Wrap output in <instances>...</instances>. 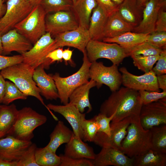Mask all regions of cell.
Listing matches in <instances>:
<instances>
[{
    "label": "cell",
    "instance_id": "obj_20",
    "mask_svg": "<svg viewBox=\"0 0 166 166\" xmlns=\"http://www.w3.org/2000/svg\"><path fill=\"white\" fill-rule=\"evenodd\" d=\"M43 65H41L34 71L33 77L40 90V94L47 100H56L59 98L57 90L51 76L45 72Z\"/></svg>",
    "mask_w": 166,
    "mask_h": 166
},
{
    "label": "cell",
    "instance_id": "obj_6",
    "mask_svg": "<svg viewBox=\"0 0 166 166\" xmlns=\"http://www.w3.org/2000/svg\"><path fill=\"white\" fill-rule=\"evenodd\" d=\"M46 14L40 4L34 6L30 13L15 26L14 28L34 45L46 33Z\"/></svg>",
    "mask_w": 166,
    "mask_h": 166
},
{
    "label": "cell",
    "instance_id": "obj_56",
    "mask_svg": "<svg viewBox=\"0 0 166 166\" xmlns=\"http://www.w3.org/2000/svg\"><path fill=\"white\" fill-rule=\"evenodd\" d=\"M1 34H0V55H2L3 53V47L1 39Z\"/></svg>",
    "mask_w": 166,
    "mask_h": 166
},
{
    "label": "cell",
    "instance_id": "obj_49",
    "mask_svg": "<svg viewBox=\"0 0 166 166\" xmlns=\"http://www.w3.org/2000/svg\"><path fill=\"white\" fill-rule=\"evenodd\" d=\"M73 52V50H70L69 48L63 50L62 58L64 60L65 65H67L68 63L69 62L73 66L74 65V63L72 60Z\"/></svg>",
    "mask_w": 166,
    "mask_h": 166
},
{
    "label": "cell",
    "instance_id": "obj_10",
    "mask_svg": "<svg viewBox=\"0 0 166 166\" xmlns=\"http://www.w3.org/2000/svg\"><path fill=\"white\" fill-rule=\"evenodd\" d=\"M5 14L0 18V34L2 35L14 28L23 19L34 6L30 0H8Z\"/></svg>",
    "mask_w": 166,
    "mask_h": 166
},
{
    "label": "cell",
    "instance_id": "obj_19",
    "mask_svg": "<svg viewBox=\"0 0 166 166\" xmlns=\"http://www.w3.org/2000/svg\"><path fill=\"white\" fill-rule=\"evenodd\" d=\"M2 54L7 55L13 51L22 54L30 50L33 45L15 29H11L2 35Z\"/></svg>",
    "mask_w": 166,
    "mask_h": 166
},
{
    "label": "cell",
    "instance_id": "obj_42",
    "mask_svg": "<svg viewBox=\"0 0 166 166\" xmlns=\"http://www.w3.org/2000/svg\"><path fill=\"white\" fill-rule=\"evenodd\" d=\"M147 42L160 49H166V31H154L150 34Z\"/></svg>",
    "mask_w": 166,
    "mask_h": 166
},
{
    "label": "cell",
    "instance_id": "obj_15",
    "mask_svg": "<svg viewBox=\"0 0 166 166\" xmlns=\"http://www.w3.org/2000/svg\"><path fill=\"white\" fill-rule=\"evenodd\" d=\"M54 38L58 48L73 47L82 53L86 50L91 39L88 29L80 26L74 30L58 34Z\"/></svg>",
    "mask_w": 166,
    "mask_h": 166
},
{
    "label": "cell",
    "instance_id": "obj_57",
    "mask_svg": "<svg viewBox=\"0 0 166 166\" xmlns=\"http://www.w3.org/2000/svg\"><path fill=\"white\" fill-rule=\"evenodd\" d=\"M115 4H116L119 5L121 3H122L123 2L124 0H112Z\"/></svg>",
    "mask_w": 166,
    "mask_h": 166
},
{
    "label": "cell",
    "instance_id": "obj_21",
    "mask_svg": "<svg viewBox=\"0 0 166 166\" xmlns=\"http://www.w3.org/2000/svg\"><path fill=\"white\" fill-rule=\"evenodd\" d=\"M160 8L158 0H148L144 6L142 20L132 32L151 34L155 31L158 12Z\"/></svg>",
    "mask_w": 166,
    "mask_h": 166
},
{
    "label": "cell",
    "instance_id": "obj_52",
    "mask_svg": "<svg viewBox=\"0 0 166 166\" xmlns=\"http://www.w3.org/2000/svg\"><path fill=\"white\" fill-rule=\"evenodd\" d=\"M0 166H17V161L8 160L0 157Z\"/></svg>",
    "mask_w": 166,
    "mask_h": 166
},
{
    "label": "cell",
    "instance_id": "obj_22",
    "mask_svg": "<svg viewBox=\"0 0 166 166\" xmlns=\"http://www.w3.org/2000/svg\"><path fill=\"white\" fill-rule=\"evenodd\" d=\"M144 6L137 0H124L119 5L117 12L124 21L134 27L141 22Z\"/></svg>",
    "mask_w": 166,
    "mask_h": 166
},
{
    "label": "cell",
    "instance_id": "obj_51",
    "mask_svg": "<svg viewBox=\"0 0 166 166\" xmlns=\"http://www.w3.org/2000/svg\"><path fill=\"white\" fill-rule=\"evenodd\" d=\"M157 79L159 89L163 91L166 90V74L157 76Z\"/></svg>",
    "mask_w": 166,
    "mask_h": 166
},
{
    "label": "cell",
    "instance_id": "obj_2",
    "mask_svg": "<svg viewBox=\"0 0 166 166\" xmlns=\"http://www.w3.org/2000/svg\"><path fill=\"white\" fill-rule=\"evenodd\" d=\"M34 70L22 62L3 69L0 73L5 79L14 83L22 93L36 98L46 108L40 90L33 79Z\"/></svg>",
    "mask_w": 166,
    "mask_h": 166
},
{
    "label": "cell",
    "instance_id": "obj_30",
    "mask_svg": "<svg viewBox=\"0 0 166 166\" xmlns=\"http://www.w3.org/2000/svg\"><path fill=\"white\" fill-rule=\"evenodd\" d=\"M18 110L14 104L0 105V138L6 136L14 124Z\"/></svg>",
    "mask_w": 166,
    "mask_h": 166
},
{
    "label": "cell",
    "instance_id": "obj_59",
    "mask_svg": "<svg viewBox=\"0 0 166 166\" xmlns=\"http://www.w3.org/2000/svg\"><path fill=\"white\" fill-rule=\"evenodd\" d=\"M73 2V4H74L78 0H72Z\"/></svg>",
    "mask_w": 166,
    "mask_h": 166
},
{
    "label": "cell",
    "instance_id": "obj_36",
    "mask_svg": "<svg viewBox=\"0 0 166 166\" xmlns=\"http://www.w3.org/2000/svg\"><path fill=\"white\" fill-rule=\"evenodd\" d=\"M130 56L133 60L135 66L146 73L152 70L154 65L159 59L160 55L146 56L132 55Z\"/></svg>",
    "mask_w": 166,
    "mask_h": 166
},
{
    "label": "cell",
    "instance_id": "obj_61",
    "mask_svg": "<svg viewBox=\"0 0 166 166\" xmlns=\"http://www.w3.org/2000/svg\"><path fill=\"white\" fill-rule=\"evenodd\" d=\"M0 104H1V103H0Z\"/></svg>",
    "mask_w": 166,
    "mask_h": 166
},
{
    "label": "cell",
    "instance_id": "obj_18",
    "mask_svg": "<svg viewBox=\"0 0 166 166\" xmlns=\"http://www.w3.org/2000/svg\"><path fill=\"white\" fill-rule=\"evenodd\" d=\"M93 166H133V158H130L121 150L104 147L92 160Z\"/></svg>",
    "mask_w": 166,
    "mask_h": 166
},
{
    "label": "cell",
    "instance_id": "obj_53",
    "mask_svg": "<svg viewBox=\"0 0 166 166\" xmlns=\"http://www.w3.org/2000/svg\"><path fill=\"white\" fill-rule=\"evenodd\" d=\"M4 3L3 0H0V18L3 16L6 12V5Z\"/></svg>",
    "mask_w": 166,
    "mask_h": 166
},
{
    "label": "cell",
    "instance_id": "obj_26",
    "mask_svg": "<svg viewBox=\"0 0 166 166\" xmlns=\"http://www.w3.org/2000/svg\"><path fill=\"white\" fill-rule=\"evenodd\" d=\"M74 134L73 131L66 126L63 122L58 121L50 135L49 141L45 147L56 153L60 146L68 143Z\"/></svg>",
    "mask_w": 166,
    "mask_h": 166
},
{
    "label": "cell",
    "instance_id": "obj_32",
    "mask_svg": "<svg viewBox=\"0 0 166 166\" xmlns=\"http://www.w3.org/2000/svg\"><path fill=\"white\" fill-rule=\"evenodd\" d=\"M149 130L151 149L160 152L166 153V124L154 126Z\"/></svg>",
    "mask_w": 166,
    "mask_h": 166
},
{
    "label": "cell",
    "instance_id": "obj_13",
    "mask_svg": "<svg viewBox=\"0 0 166 166\" xmlns=\"http://www.w3.org/2000/svg\"><path fill=\"white\" fill-rule=\"evenodd\" d=\"M119 70L122 75V84L124 87L138 91L160 92L157 76L152 70L140 76L132 74L124 67Z\"/></svg>",
    "mask_w": 166,
    "mask_h": 166
},
{
    "label": "cell",
    "instance_id": "obj_9",
    "mask_svg": "<svg viewBox=\"0 0 166 166\" xmlns=\"http://www.w3.org/2000/svg\"><path fill=\"white\" fill-rule=\"evenodd\" d=\"M89 74V78L96 82L98 89L104 84L113 92L118 90L122 84L121 74L118 66L114 64L108 67L102 62H91Z\"/></svg>",
    "mask_w": 166,
    "mask_h": 166
},
{
    "label": "cell",
    "instance_id": "obj_43",
    "mask_svg": "<svg viewBox=\"0 0 166 166\" xmlns=\"http://www.w3.org/2000/svg\"><path fill=\"white\" fill-rule=\"evenodd\" d=\"M60 166H93L92 160L85 159L73 158L60 154Z\"/></svg>",
    "mask_w": 166,
    "mask_h": 166
},
{
    "label": "cell",
    "instance_id": "obj_39",
    "mask_svg": "<svg viewBox=\"0 0 166 166\" xmlns=\"http://www.w3.org/2000/svg\"><path fill=\"white\" fill-rule=\"evenodd\" d=\"M37 147L36 144L33 143L17 161V166H39L35 160Z\"/></svg>",
    "mask_w": 166,
    "mask_h": 166
},
{
    "label": "cell",
    "instance_id": "obj_33",
    "mask_svg": "<svg viewBox=\"0 0 166 166\" xmlns=\"http://www.w3.org/2000/svg\"><path fill=\"white\" fill-rule=\"evenodd\" d=\"M35 160L39 166H60L59 156L45 147H37L35 152Z\"/></svg>",
    "mask_w": 166,
    "mask_h": 166
},
{
    "label": "cell",
    "instance_id": "obj_12",
    "mask_svg": "<svg viewBox=\"0 0 166 166\" xmlns=\"http://www.w3.org/2000/svg\"><path fill=\"white\" fill-rule=\"evenodd\" d=\"M139 118L141 126L146 130L154 126L166 124V98L143 105Z\"/></svg>",
    "mask_w": 166,
    "mask_h": 166
},
{
    "label": "cell",
    "instance_id": "obj_27",
    "mask_svg": "<svg viewBox=\"0 0 166 166\" xmlns=\"http://www.w3.org/2000/svg\"><path fill=\"white\" fill-rule=\"evenodd\" d=\"M108 16L98 5L93 10L88 30L91 39L102 41Z\"/></svg>",
    "mask_w": 166,
    "mask_h": 166
},
{
    "label": "cell",
    "instance_id": "obj_23",
    "mask_svg": "<svg viewBox=\"0 0 166 166\" xmlns=\"http://www.w3.org/2000/svg\"><path fill=\"white\" fill-rule=\"evenodd\" d=\"M64 155L75 159L85 158L93 160L96 156L93 148L74 134L69 141L66 144Z\"/></svg>",
    "mask_w": 166,
    "mask_h": 166
},
{
    "label": "cell",
    "instance_id": "obj_34",
    "mask_svg": "<svg viewBox=\"0 0 166 166\" xmlns=\"http://www.w3.org/2000/svg\"><path fill=\"white\" fill-rule=\"evenodd\" d=\"M40 5L47 14L71 10L73 4L72 0H42Z\"/></svg>",
    "mask_w": 166,
    "mask_h": 166
},
{
    "label": "cell",
    "instance_id": "obj_47",
    "mask_svg": "<svg viewBox=\"0 0 166 166\" xmlns=\"http://www.w3.org/2000/svg\"><path fill=\"white\" fill-rule=\"evenodd\" d=\"M154 31H166V10H159L155 23Z\"/></svg>",
    "mask_w": 166,
    "mask_h": 166
},
{
    "label": "cell",
    "instance_id": "obj_5",
    "mask_svg": "<svg viewBox=\"0 0 166 166\" xmlns=\"http://www.w3.org/2000/svg\"><path fill=\"white\" fill-rule=\"evenodd\" d=\"M83 53L82 64L76 72L66 77H61L58 73L51 76L55 82L59 98L63 105L69 103V97L76 89L89 81V69L91 63L88 58L86 50Z\"/></svg>",
    "mask_w": 166,
    "mask_h": 166
},
{
    "label": "cell",
    "instance_id": "obj_48",
    "mask_svg": "<svg viewBox=\"0 0 166 166\" xmlns=\"http://www.w3.org/2000/svg\"><path fill=\"white\" fill-rule=\"evenodd\" d=\"M63 49V47H59L49 53L46 56L51 64L57 61V62L62 61Z\"/></svg>",
    "mask_w": 166,
    "mask_h": 166
},
{
    "label": "cell",
    "instance_id": "obj_54",
    "mask_svg": "<svg viewBox=\"0 0 166 166\" xmlns=\"http://www.w3.org/2000/svg\"><path fill=\"white\" fill-rule=\"evenodd\" d=\"M158 2L160 8L166 10V0H158Z\"/></svg>",
    "mask_w": 166,
    "mask_h": 166
},
{
    "label": "cell",
    "instance_id": "obj_11",
    "mask_svg": "<svg viewBox=\"0 0 166 166\" xmlns=\"http://www.w3.org/2000/svg\"><path fill=\"white\" fill-rule=\"evenodd\" d=\"M45 23L46 32L50 33L52 37L79 26L77 20L71 10L46 14Z\"/></svg>",
    "mask_w": 166,
    "mask_h": 166
},
{
    "label": "cell",
    "instance_id": "obj_8",
    "mask_svg": "<svg viewBox=\"0 0 166 166\" xmlns=\"http://www.w3.org/2000/svg\"><path fill=\"white\" fill-rule=\"evenodd\" d=\"M85 49L91 63L99 58H105L118 66L124 58L128 57L124 49L118 44L101 41L90 39Z\"/></svg>",
    "mask_w": 166,
    "mask_h": 166
},
{
    "label": "cell",
    "instance_id": "obj_38",
    "mask_svg": "<svg viewBox=\"0 0 166 166\" xmlns=\"http://www.w3.org/2000/svg\"><path fill=\"white\" fill-rule=\"evenodd\" d=\"M82 140L93 142L98 132V128L94 117L89 120L85 119L82 124Z\"/></svg>",
    "mask_w": 166,
    "mask_h": 166
},
{
    "label": "cell",
    "instance_id": "obj_41",
    "mask_svg": "<svg viewBox=\"0 0 166 166\" xmlns=\"http://www.w3.org/2000/svg\"><path fill=\"white\" fill-rule=\"evenodd\" d=\"M138 92L143 105H146L166 98V90L163 91L161 92L146 90L139 91Z\"/></svg>",
    "mask_w": 166,
    "mask_h": 166
},
{
    "label": "cell",
    "instance_id": "obj_1",
    "mask_svg": "<svg viewBox=\"0 0 166 166\" xmlns=\"http://www.w3.org/2000/svg\"><path fill=\"white\" fill-rule=\"evenodd\" d=\"M143 105L138 91L121 87L112 92L101 105L100 113L108 117L113 115L111 122L138 117Z\"/></svg>",
    "mask_w": 166,
    "mask_h": 166
},
{
    "label": "cell",
    "instance_id": "obj_4",
    "mask_svg": "<svg viewBox=\"0 0 166 166\" xmlns=\"http://www.w3.org/2000/svg\"><path fill=\"white\" fill-rule=\"evenodd\" d=\"M47 118L30 107H26L18 110L15 122L7 135L18 139L31 140L34 137V131L46 123Z\"/></svg>",
    "mask_w": 166,
    "mask_h": 166
},
{
    "label": "cell",
    "instance_id": "obj_60",
    "mask_svg": "<svg viewBox=\"0 0 166 166\" xmlns=\"http://www.w3.org/2000/svg\"><path fill=\"white\" fill-rule=\"evenodd\" d=\"M8 0H3V2H6Z\"/></svg>",
    "mask_w": 166,
    "mask_h": 166
},
{
    "label": "cell",
    "instance_id": "obj_25",
    "mask_svg": "<svg viewBox=\"0 0 166 166\" xmlns=\"http://www.w3.org/2000/svg\"><path fill=\"white\" fill-rule=\"evenodd\" d=\"M134 27L124 21L117 11L108 17L102 35L105 38L118 36L128 31H132Z\"/></svg>",
    "mask_w": 166,
    "mask_h": 166
},
{
    "label": "cell",
    "instance_id": "obj_3",
    "mask_svg": "<svg viewBox=\"0 0 166 166\" xmlns=\"http://www.w3.org/2000/svg\"><path fill=\"white\" fill-rule=\"evenodd\" d=\"M121 145L120 150L130 158L138 156L151 148L150 130L143 128L139 117L132 119Z\"/></svg>",
    "mask_w": 166,
    "mask_h": 166
},
{
    "label": "cell",
    "instance_id": "obj_24",
    "mask_svg": "<svg viewBox=\"0 0 166 166\" xmlns=\"http://www.w3.org/2000/svg\"><path fill=\"white\" fill-rule=\"evenodd\" d=\"M96 83L90 79L87 83L79 86L71 93L69 98V103L75 106L81 113L85 109L88 108L87 113L90 112L92 107L89 100L90 90L96 86Z\"/></svg>",
    "mask_w": 166,
    "mask_h": 166
},
{
    "label": "cell",
    "instance_id": "obj_16",
    "mask_svg": "<svg viewBox=\"0 0 166 166\" xmlns=\"http://www.w3.org/2000/svg\"><path fill=\"white\" fill-rule=\"evenodd\" d=\"M48 108L62 115L71 126L75 136L82 140V124L85 119V113H81L75 106L69 103L64 105L50 103L46 105V108Z\"/></svg>",
    "mask_w": 166,
    "mask_h": 166
},
{
    "label": "cell",
    "instance_id": "obj_37",
    "mask_svg": "<svg viewBox=\"0 0 166 166\" xmlns=\"http://www.w3.org/2000/svg\"><path fill=\"white\" fill-rule=\"evenodd\" d=\"M27 96L22 93L12 81H6V88L2 103L9 105L18 100H26Z\"/></svg>",
    "mask_w": 166,
    "mask_h": 166
},
{
    "label": "cell",
    "instance_id": "obj_28",
    "mask_svg": "<svg viewBox=\"0 0 166 166\" xmlns=\"http://www.w3.org/2000/svg\"><path fill=\"white\" fill-rule=\"evenodd\" d=\"M97 5L96 0H78L73 5L71 10L79 26L88 29L93 10Z\"/></svg>",
    "mask_w": 166,
    "mask_h": 166
},
{
    "label": "cell",
    "instance_id": "obj_29",
    "mask_svg": "<svg viewBox=\"0 0 166 166\" xmlns=\"http://www.w3.org/2000/svg\"><path fill=\"white\" fill-rule=\"evenodd\" d=\"M149 34L128 31L114 38H105L102 41L117 43L126 50L146 42Z\"/></svg>",
    "mask_w": 166,
    "mask_h": 166
},
{
    "label": "cell",
    "instance_id": "obj_14",
    "mask_svg": "<svg viewBox=\"0 0 166 166\" xmlns=\"http://www.w3.org/2000/svg\"><path fill=\"white\" fill-rule=\"evenodd\" d=\"M132 119L127 117L118 122H111L110 136L97 132L93 142L102 148L111 147L120 150L121 142L127 135V128Z\"/></svg>",
    "mask_w": 166,
    "mask_h": 166
},
{
    "label": "cell",
    "instance_id": "obj_58",
    "mask_svg": "<svg viewBox=\"0 0 166 166\" xmlns=\"http://www.w3.org/2000/svg\"><path fill=\"white\" fill-rule=\"evenodd\" d=\"M139 2L142 6H144L148 0H137Z\"/></svg>",
    "mask_w": 166,
    "mask_h": 166
},
{
    "label": "cell",
    "instance_id": "obj_40",
    "mask_svg": "<svg viewBox=\"0 0 166 166\" xmlns=\"http://www.w3.org/2000/svg\"><path fill=\"white\" fill-rule=\"evenodd\" d=\"M112 115L108 117L100 113L94 117L98 128V132H103L109 136L111 134L110 122L113 117Z\"/></svg>",
    "mask_w": 166,
    "mask_h": 166
},
{
    "label": "cell",
    "instance_id": "obj_46",
    "mask_svg": "<svg viewBox=\"0 0 166 166\" xmlns=\"http://www.w3.org/2000/svg\"><path fill=\"white\" fill-rule=\"evenodd\" d=\"M98 5L104 10L108 17L117 10L119 5L112 0H96Z\"/></svg>",
    "mask_w": 166,
    "mask_h": 166
},
{
    "label": "cell",
    "instance_id": "obj_55",
    "mask_svg": "<svg viewBox=\"0 0 166 166\" xmlns=\"http://www.w3.org/2000/svg\"><path fill=\"white\" fill-rule=\"evenodd\" d=\"M42 0H30L34 6L40 5Z\"/></svg>",
    "mask_w": 166,
    "mask_h": 166
},
{
    "label": "cell",
    "instance_id": "obj_35",
    "mask_svg": "<svg viewBox=\"0 0 166 166\" xmlns=\"http://www.w3.org/2000/svg\"><path fill=\"white\" fill-rule=\"evenodd\" d=\"M162 50L153 46L146 41L125 50L128 56H130L160 55Z\"/></svg>",
    "mask_w": 166,
    "mask_h": 166
},
{
    "label": "cell",
    "instance_id": "obj_45",
    "mask_svg": "<svg viewBox=\"0 0 166 166\" xmlns=\"http://www.w3.org/2000/svg\"><path fill=\"white\" fill-rule=\"evenodd\" d=\"M156 66L152 70L156 76L166 73V49H163L160 54Z\"/></svg>",
    "mask_w": 166,
    "mask_h": 166
},
{
    "label": "cell",
    "instance_id": "obj_17",
    "mask_svg": "<svg viewBox=\"0 0 166 166\" xmlns=\"http://www.w3.org/2000/svg\"><path fill=\"white\" fill-rule=\"evenodd\" d=\"M32 143L31 140H22L7 135L0 138V157L17 161Z\"/></svg>",
    "mask_w": 166,
    "mask_h": 166
},
{
    "label": "cell",
    "instance_id": "obj_31",
    "mask_svg": "<svg viewBox=\"0 0 166 166\" xmlns=\"http://www.w3.org/2000/svg\"><path fill=\"white\" fill-rule=\"evenodd\" d=\"M133 158V166H166V153L151 148Z\"/></svg>",
    "mask_w": 166,
    "mask_h": 166
},
{
    "label": "cell",
    "instance_id": "obj_50",
    "mask_svg": "<svg viewBox=\"0 0 166 166\" xmlns=\"http://www.w3.org/2000/svg\"><path fill=\"white\" fill-rule=\"evenodd\" d=\"M0 73V102L2 103L6 88V81Z\"/></svg>",
    "mask_w": 166,
    "mask_h": 166
},
{
    "label": "cell",
    "instance_id": "obj_44",
    "mask_svg": "<svg viewBox=\"0 0 166 166\" xmlns=\"http://www.w3.org/2000/svg\"><path fill=\"white\" fill-rule=\"evenodd\" d=\"M22 54L6 56L0 55V71L10 66L23 62Z\"/></svg>",
    "mask_w": 166,
    "mask_h": 166
},
{
    "label": "cell",
    "instance_id": "obj_7",
    "mask_svg": "<svg viewBox=\"0 0 166 166\" xmlns=\"http://www.w3.org/2000/svg\"><path fill=\"white\" fill-rule=\"evenodd\" d=\"M56 41L50 33L46 32L33 45L29 51L22 54L23 62L34 69L42 65L48 69L51 63L46 58L48 54L58 48Z\"/></svg>",
    "mask_w": 166,
    "mask_h": 166
}]
</instances>
